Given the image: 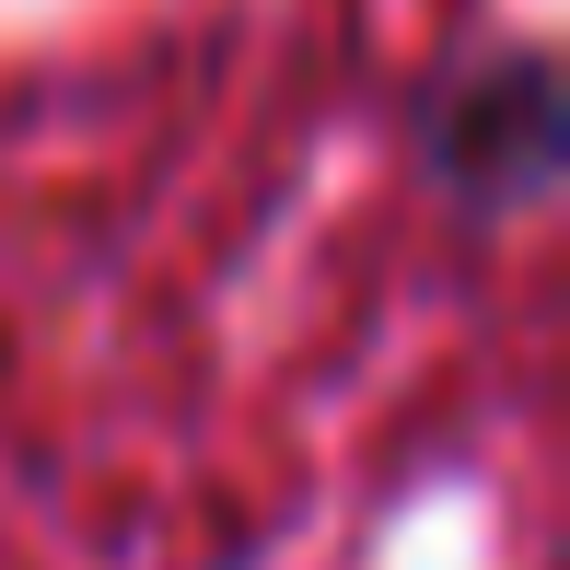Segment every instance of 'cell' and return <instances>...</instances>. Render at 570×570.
Instances as JSON below:
<instances>
[{"instance_id":"cell-1","label":"cell","mask_w":570,"mask_h":570,"mask_svg":"<svg viewBox=\"0 0 570 570\" xmlns=\"http://www.w3.org/2000/svg\"><path fill=\"white\" fill-rule=\"evenodd\" d=\"M559 59L535 36L512 47H478L454 59L443 82L420 94V175L454 198V210L501 222V210H535L559 187Z\"/></svg>"}]
</instances>
